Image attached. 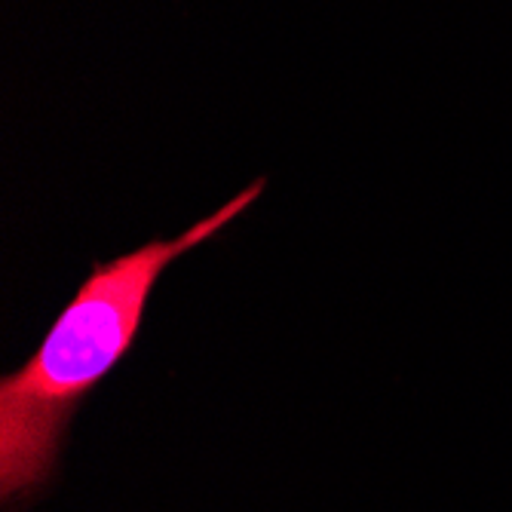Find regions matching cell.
I'll return each instance as SVG.
<instances>
[{
  "instance_id": "obj_1",
  "label": "cell",
  "mask_w": 512,
  "mask_h": 512,
  "mask_svg": "<svg viewBox=\"0 0 512 512\" xmlns=\"http://www.w3.org/2000/svg\"><path fill=\"white\" fill-rule=\"evenodd\" d=\"M255 178L212 215L169 240H148L126 255L96 261L59 310L40 347L0 381V503L25 512L59 473L71 424L132 353L151 295L166 270L224 230L264 194Z\"/></svg>"
}]
</instances>
